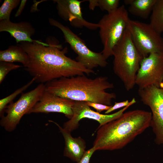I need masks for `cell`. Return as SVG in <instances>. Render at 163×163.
Segmentation results:
<instances>
[{
	"instance_id": "13",
	"label": "cell",
	"mask_w": 163,
	"mask_h": 163,
	"mask_svg": "<svg viewBox=\"0 0 163 163\" xmlns=\"http://www.w3.org/2000/svg\"><path fill=\"white\" fill-rule=\"evenodd\" d=\"M75 101L58 96L45 90L39 101L29 113H59L64 114L70 119L73 115L72 108Z\"/></svg>"
},
{
	"instance_id": "29",
	"label": "cell",
	"mask_w": 163,
	"mask_h": 163,
	"mask_svg": "<svg viewBox=\"0 0 163 163\" xmlns=\"http://www.w3.org/2000/svg\"></svg>"
},
{
	"instance_id": "10",
	"label": "cell",
	"mask_w": 163,
	"mask_h": 163,
	"mask_svg": "<svg viewBox=\"0 0 163 163\" xmlns=\"http://www.w3.org/2000/svg\"><path fill=\"white\" fill-rule=\"evenodd\" d=\"M163 53H152L142 60L136 84L139 88L154 86L163 88Z\"/></svg>"
},
{
	"instance_id": "19",
	"label": "cell",
	"mask_w": 163,
	"mask_h": 163,
	"mask_svg": "<svg viewBox=\"0 0 163 163\" xmlns=\"http://www.w3.org/2000/svg\"><path fill=\"white\" fill-rule=\"evenodd\" d=\"M34 82V78H32L29 82L17 89L12 93L0 100V115L1 117L4 116V112L8 104L12 102L18 95L27 89Z\"/></svg>"
},
{
	"instance_id": "1",
	"label": "cell",
	"mask_w": 163,
	"mask_h": 163,
	"mask_svg": "<svg viewBox=\"0 0 163 163\" xmlns=\"http://www.w3.org/2000/svg\"><path fill=\"white\" fill-rule=\"evenodd\" d=\"M46 41L36 40L18 44L28 55L29 63L24 69L35 82L44 84L62 77L95 73L93 70L67 56V48L62 49L55 37H48Z\"/></svg>"
},
{
	"instance_id": "27",
	"label": "cell",
	"mask_w": 163,
	"mask_h": 163,
	"mask_svg": "<svg viewBox=\"0 0 163 163\" xmlns=\"http://www.w3.org/2000/svg\"><path fill=\"white\" fill-rule=\"evenodd\" d=\"M89 8L91 10H94L95 7H98V0H89Z\"/></svg>"
},
{
	"instance_id": "18",
	"label": "cell",
	"mask_w": 163,
	"mask_h": 163,
	"mask_svg": "<svg viewBox=\"0 0 163 163\" xmlns=\"http://www.w3.org/2000/svg\"><path fill=\"white\" fill-rule=\"evenodd\" d=\"M149 24L159 34L163 32V0H156L150 16Z\"/></svg>"
},
{
	"instance_id": "3",
	"label": "cell",
	"mask_w": 163,
	"mask_h": 163,
	"mask_svg": "<svg viewBox=\"0 0 163 163\" xmlns=\"http://www.w3.org/2000/svg\"><path fill=\"white\" fill-rule=\"evenodd\" d=\"M45 90L58 96L75 101H88L112 105L116 94L106 91L114 87L106 76L94 78L85 75L62 77L46 83Z\"/></svg>"
},
{
	"instance_id": "9",
	"label": "cell",
	"mask_w": 163,
	"mask_h": 163,
	"mask_svg": "<svg viewBox=\"0 0 163 163\" xmlns=\"http://www.w3.org/2000/svg\"><path fill=\"white\" fill-rule=\"evenodd\" d=\"M141 101L151 111L150 126L155 134V141L158 145L163 141V88L151 86L139 88Z\"/></svg>"
},
{
	"instance_id": "4",
	"label": "cell",
	"mask_w": 163,
	"mask_h": 163,
	"mask_svg": "<svg viewBox=\"0 0 163 163\" xmlns=\"http://www.w3.org/2000/svg\"><path fill=\"white\" fill-rule=\"evenodd\" d=\"M113 70L129 91L134 87L143 57L135 46L127 27L113 50Z\"/></svg>"
},
{
	"instance_id": "21",
	"label": "cell",
	"mask_w": 163,
	"mask_h": 163,
	"mask_svg": "<svg viewBox=\"0 0 163 163\" xmlns=\"http://www.w3.org/2000/svg\"><path fill=\"white\" fill-rule=\"evenodd\" d=\"M21 66L13 63L0 61V84L2 83L6 76L11 71L16 69Z\"/></svg>"
},
{
	"instance_id": "17",
	"label": "cell",
	"mask_w": 163,
	"mask_h": 163,
	"mask_svg": "<svg viewBox=\"0 0 163 163\" xmlns=\"http://www.w3.org/2000/svg\"><path fill=\"white\" fill-rule=\"evenodd\" d=\"M156 0H125L129 5L128 11L132 15L144 19L147 18L152 11Z\"/></svg>"
},
{
	"instance_id": "5",
	"label": "cell",
	"mask_w": 163,
	"mask_h": 163,
	"mask_svg": "<svg viewBox=\"0 0 163 163\" xmlns=\"http://www.w3.org/2000/svg\"><path fill=\"white\" fill-rule=\"evenodd\" d=\"M129 19L128 11L122 5L104 15L97 23L103 46L101 52L107 59L113 56V48L123 36Z\"/></svg>"
},
{
	"instance_id": "7",
	"label": "cell",
	"mask_w": 163,
	"mask_h": 163,
	"mask_svg": "<svg viewBox=\"0 0 163 163\" xmlns=\"http://www.w3.org/2000/svg\"><path fill=\"white\" fill-rule=\"evenodd\" d=\"M127 28L136 47L143 58L163 53V37L149 24L129 19Z\"/></svg>"
},
{
	"instance_id": "12",
	"label": "cell",
	"mask_w": 163,
	"mask_h": 163,
	"mask_svg": "<svg viewBox=\"0 0 163 163\" xmlns=\"http://www.w3.org/2000/svg\"><path fill=\"white\" fill-rule=\"evenodd\" d=\"M59 16L63 20L69 22L76 28L86 27L95 30L98 28V24L89 22L83 18L81 3L83 1L77 0H54Z\"/></svg>"
},
{
	"instance_id": "26",
	"label": "cell",
	"mask_w": 163,
	"mask_h": 163,
	"mask_svg": "<svg viewBox=\"0 0 163 163\" xmlns=\"http://www.w3.org/2000/svg\"><path fill=\"white\" fill-rule=\"evenodd\" d=\"M27 2V0H22L21 1L18 8L14 15L15 17H18L21 14Z\"/></svg>"
},
{
	"instance_id": "15",
	"label": "cell",
	"mask_w": 163,
	"mask_h": 163,
	"mask_svg": "<svg viewBox=\"0 0 163 163\" xmlns=\"http://www.w3.org/2000/svg\"><path fill=\"white\" fill-rule=\"evenodd\" d=\"M49 121L54 123L58 126L63 137L65 142L64 156L78 162L86 152L85 140L80 137H73L70 132L66 130L57 123L52 120Z\"/></svg>"
},
{
	"instance_id": "28",
	"label": "cell",
	"mask_w": 163,
	"mask_h": 163,
	"mask_svg": "<svg viewBox=\"0 0 163 163\" xmlns=\"http://www.w3.org/2000/svg\"><path fill=\"white\" fill-rule=\"evenodd\" d=\"M162 144L163 146V142H162Z\"/></svg>"
},
{
	"instance_id": "24",
	"label": "cell",
	"mask_w": 163,
	"mask_h": 163,
	"mask_svg": "<svg viewBox=\"0 0 163 163\" xmlns=\"http://www.w3.org/2000/svg\"><path fill=\"white\" fill-rule=\"evenodd\" d=\"M96 151L94 146L86 151L77 163H89L90 158L91 156Z\"/></svg>"
},
{
	"instance_id": "25",
	"label": "cell",
	"mask_w": 163,
	"mask_h": 163,
	"mask_svg": "<svg viewBox=\"0 0 163 163\" xmlns=\"http://www.w3.org/2000/svg\"><path fill=\"white\" fill-rule=\"evenodd\" d=\"M129 103L128 100L120 102H115L114 105H112L110 108L106 110L105 113L108 114L117 109L126 107L129 105Z\"/></svg>"
},
{
	"instance_id": "22",
	"label": "cell",
	"mask_w": 163,
	"mask_h": 163,
	"mask_svg": "<svg viewBox=\"0 0 163 163\" xmlns=\"http://www.w3.org/2000/svg\"><path fill=\"white\" fill-rule=\"evenodd\" d=\"M119 0H98V7L103 11L108 13L113 11L119 7Z\"/></svg>"
},
{
	"instance_id": "16",
	"label": "cell",
	"mask_w": 163,
	"mask_h": 163,
	"mask_svg": "<svg viewBox=\"0 0 163 163\" xmlns=\"http://www.w3.org/2000/svg\"><path fill=\"white\" fill-rule=\"evenodd\" d=\"M29 59L27 53L18 44L11 45L7 49L0 51V61L19 62L25 67L28 63Z\"/></svg>"
},
{
	"instance_id": "2",
	"label": "cell",
	"mask_w": 163,
	"mask_h": 163,
	"mask_svg": "<svg viewBox=\"0 0 163 163\" xmlns=\"http://www.w3.org/2000/svg\"><path fill=\"white\" fill-rule=\"evenodd\" d=\"M151 113L135 110L98 128L93 146L96 150L122 149L150 126Z\"/></svg>"
},
{
	"instance_id": "14",
	"label": "cell",
	"mask_w": 163,
	"mask_h": 163,
	"mask_svg": "<svg viewBox=\"0 0 163 163\" xmlns=\"http://www.w3.org/2000/svg\"><path fill=\"white\" fill-rule=\"evenodd\" d=\"M9 33L15 40L17 43L21 42H33L31 37L35 33L34 27L27 21H21L14 23L10 20L0 21V32Z\"/></svg>"
},
{
	"instance_id": "6",
	"label": "cell",
	"mask_w": 163,
	"mask_h": 163,
	"mask_svg": "<svg viewBox=\"0 0 163 163\" xmlns=\"http://www.w3.org/2000/svg\"><path fill=\"white\" fill-rule=\"evenodd\" d=\"M49 22L51 25L57 27L62 32L65 42L69 44L77 55L76 61L91 70L98 66L104 67L107 66V59L102 53L95 52L89 49L84 41L68 26L53 18H49Z\"/></svg>"
},
{
	"instance_id": "23",
	"label": "cell",
	"mask_w": 163,
	"mask_h": 163,
	"mask_svg": "<svg viewBox=\"0 0 163 163\" xmlns=\"http://www.w3.org/2000/svg\"><path fill=\"white\" fill-rule=\"evenodd\" d=\"M86 103L89 107L93 108L96 110V112L100 113L104 110H107L112 106V105L109 106L102 104L88 101L86 102Z\"/></svg>"
},
{
	"instance_id": "11",
	"label": "cell",
	"mask_w": 163,
	"mask_h": 163,
	"mask_svg": "<svg viewBox=\"0 0 163 163\" xmlns=\"http://www.w3.org/2000/svg\"><path fill=\"white\" fill-rule=\"evenodd\" d=\"M136 103V99L133 98L128 105L119 111L110 114H103L91 110L85 101H75L72 108L73 116L69 120L64 123L63 128L71 133L78 127L80 121L85 118L97 121L100 124L98 128L100 127L119 118L129 107Z\"/></svg>"
},
{
	"instance_id": "8",
	"label": "cell",
	"mask_w": 163,
	"mask_h": 163,
	"mask_svg": "<svg viewBox=\"0 0 163 163\" xmlns=\"http://www.w3.org/2000/svg\"><path fill=\"white\" fill-rule=\"evenodd\" d=\"M45 90V84L40 83L33 90L23 93L15 102L9 104L5 110L6 115L1 117V126L7 131L14 130L22 117L28 114L39 101Z\"/></svg>"
},
{
	"instance_id": "20",
	"label": "cell",
	"mask_w": 163,
	"mask_h": 163,
	"mask_svg": "<svg viewBox=\"0 0 163 163\" xmlns=\"http://www.w3.org/2000/svg\"><path fill=\"white\" fill-rule=\"evenodd\" d=\"M20 2V0H5L0 8V21L10 20L12 11Z\"/></svg>"
}]
</instances>
